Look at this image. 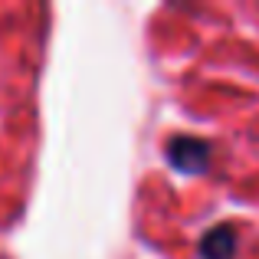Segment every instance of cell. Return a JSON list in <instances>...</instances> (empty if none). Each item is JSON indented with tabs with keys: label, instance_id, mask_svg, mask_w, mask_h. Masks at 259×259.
Segmentation results:
<instances>
[{
	"label": "cell",
	"instance_id": "obj_2",
	"mask_svg": "<svg viewBox=\"0 0 259 259\" xmlns=\"http://www.w3.org/2000/svg\"><path fill=\"white\" fill-rule=\"evenodd\" d=\"M233 253H236V230L230 223H220V227L203 233V240H200L203 259H233Z\"/></svg>",
	"mask_w": 259,
	"mask_h": 259
},
{
	"label": "cell",
	"instance_id": "obj_1",
	"mask_svg": "<svg viewBox=\"0 0 259 259\" xmlns=\"http://www.w3.org/2000/svg\"><path fill=\"white\" fill-rule=\"evenodd\" d=\"M167 158L184 174H203L210 164V145L200 138H171L167 141Z\"/></svg>",
	"mask_w": 259,
	"mask_h": 259
}]
</instances>
